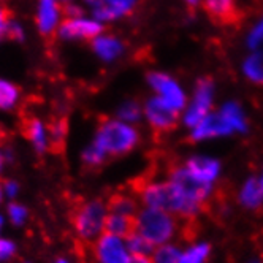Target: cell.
<instances>
[{
	"mask_svg": "<svg viewBox=\"0 0 263 263\" xmlns=\"http://www.w3.org/2000/svg\"><path fill=\"white\" fill-rule=\"evenodd\" d=\"M135 192L146 208L162 210L184 219H192L203 210V206L185 198L170 181H143L135 185Z\"/></svg>",
	"mask_w": 263,
	"mask_h": 263,
	"instance_id": "6da1fadb",
	"label": "cell"
},
{
	"mask_svg": "<svg viewBox=\"0 0 263 263\" xmlns=\"http://www.w3.org/2000/svg\"><path fill=\"white\" fill-rule=\"evenodd\" d=\"M140 140L138 132L124 121H103L99 125L93 144L106 156H122L130 153Z\"/></svg>",
	"mask_w": 263,
	"mask_h": 263,
	"instance_id": "7a4b0ae2",
	"label": "cell"
},
{
	"mask_svg": "<svg viewBox=\"0 0 263 263\" xmlns=\"http://www.w3.org/2000/svg\"><path fill=\"white\" fill-rule=\"evenodd\" d=\"M137 232L154 246H162L175 238L178 232V220L166 211L144 208L137 214Z\"/></svg>",
	"mask_w": 263,
	"mask_h": 263,
	"instance_id": "3957f363",
	"label": "cell"
},
{
	"mask_svg": "<svg viewBox=\"0 0 263 263\" xmlns=\"http://www.w3.org/2000/svg\"><path fill=\"white\" fill-rule=\"evenodd\" d=\"M106 211V204L102 200H89L77 204V208L73 210L71 222L83 241L92 242L102 235L108 216Z\"/></svg>",
	"mask_w": 263,
	"mask_h": 263,
	"instance_id": "277c9868",
	"label": "cell"
},
{
	"mask_svg": "<svg viewBox=\"0 0 263 263\" xmlns=\"http://www.w3.org/2000/svg\"><path fill=\"white\" fill-rule=\"evenodd\" d=\"M168 181H170L176 189L191 201L200 204L204 208L213 194V184H206L194 178L184 165H175L170 173H168Z\"/></svg>",
	"mask_w": 263,
	"mask_h": 263,
	"instance_id": "5b68a950",
	"label": "cell"
},
{
	"mask_svg": "<svg viewBox=\"0 0 263 263\" xmlns=\"http://www.w3.org/2000/svg\"><path fill=\"white\" fill-rule=\"evenodd\" d=\"M214 100V84L210 78H200L195 84V90L191 103L184 112V124L194 128L210 115Z\"/></svg>",
	"mask_w": 263,
	"mask_h": 263,
	"instance_id": "8992f818",
	"label": "cell"
},
{
	"mask_svg": "<svg viewBox=\"0 0 263 263\" xmlns=\"http://www.w3.org/2000/svg\"><path fill=\"white\" fill-rule=\"evenodd\" d=\"M147 81L156 90L157 97L162 102H165L170 108H173L178 112L185 108V103H187L185 93L182 87L179 86V83L175 78H172L170 74L162 73V71H153L147 74Z\"/></svg>",
	"mask_w": 263,
	"mask_h": 263,
	"instance_id": "52a82bcc",
	"label": "cell"
},
{
	"mask_svg": "<svg viewBox=\"0 0 263 263\" xmlns=\"http://www.w3.org/2000/svg\"><path fill=\"white\" fill-rule=\"evenodd\" d=\"M93 255L100 263H128L130 252L122 238L103 233L93 244Z\"/></svg>",
	"mask_w": 263,
	"mask_h": 263,
	"instance_id": "ba28073f",
	"label": "cell"
},
{
	"mask_svg": "<svg viewBox=\"0 0 263 263\" xmlns=\"http://www.w3.org/2000/svg\"><path fill=\"white\" fill-rule=\"evenodd\" d=\"M144 116L156 132L165 134L176 127L178 124V111L168 106L165 102H162L157 96L149 99L144 106Z\"/></svg>",
	"mask_w": 263,
	"mask_h": 263,
	"instance_id": "9c48e42d",
	"label": "cell"
},
{
	"mask_svg": "<svg viewBox=\"0 0 263 263\" xmlns=\"http://www.w3.org/2000/svg\"><path fill=\"white\" fill-rule=\"evenodd\" d=\"M103 30V26L99 21L81 20V17H67L61 24L59 33L67 40H92L99 36Z\"/></svg>",
	"mask_w": 263,
	"mask_h": 263,
	"instance_id": "30bf717a",
	"label": "cell"
},
{
	"mask_svg": "<svg viewBox=\"0 0 263 263\" xmlns=\"http://www.w3.org/2000/svg\"><path fill=\"white\" fill-rule=\"evenodd\" d=\"M93 8V16L100 21H112L135 10L138 0H86Z\"/></svg>",
	"mask_w": 263,
	"mask_h": 263,
	"instance_id": "8fae6325",
	"label": "cell"
},
{
	"mask_svg": "<svg viewBox=\"0 0 263 263\" xmlns=\"http://www.w3.org/2000/svg\"><path fill=\"white\" fill-rule=\"evenodd\" d=\"M233 134V130L229 127V124L223 121V118L217 112H210L201 122H198L194 128L191 138L194 141H204L210 138H217V137H227Z\"/></svg>",
	"mask_w": 263,
	"mask_h": 263,
	"instance_id": "7c38bea8",
	"label": "cell"
},
{
	"mask_svg": "<svg viewBox=\"0 0 263 263\" xmlns=\"http://www.w3.org/2000/svg\"><path fill=\"white\" fill-rule=\"evenodd\" d=\"M184 166L194 178L206 184H213L220 173V163L216 159L206 157V156L191 157L184 163Z\"/></svg>",
	"mask_w": 263,
	"mask_h": 263,
	"instance_id": "4fadbf2b",
	"label": "cell"
},
{
	"mask_svg": "<svg viewBox=\"0 0 263 263\" xmlns=\"http://www.w3.org/2000/svg\"><path fill=\"white\" fill-rule=\"evenodd\" d=\"M21 132L39 153H43L48 147L46 128L39 118H35L32 115H23L21 116Z\"/></svg>",
	"mask_w": 263,
	"mask_h": 263,
	"instance_id": "5bb4252c",
	"label": "cell"
},
{
	"mask_svg": "<svg viewBox=\"0 0 263 263\" xmlns=\"http://www.w3.org/2000/svg\"><path fill=\"white\" fill-rule=\"evenodd\" d=\"M203 7L214 21L222 24L236 23L239 14L235 0H203Z\"/></svg>",
	"mask_w": 263,
	"mask_h": 263,
	"instance_id": "9a60e30c",
	"label": "cell"
},
{
	"mask_svg": "<svg viewBox=\"0 0 263 263\" xmlns=\"http://www.w3.org/2000/svg\"><path fill=\"white\" fill-rule=\"evenodd\" d=\"M58 2L55 0H40L39 17L36 24L46 40H52L55 36V26H58Z\"/></svg>",
	"mask_w": 263,
	"mask_h": 263,
	"instance_id": "2e32d148",
	"label": "cell"
},
{
	"mask_svg": "<svg viewBox=\"0 0 263 263\" xmlns=\"http://www.w3.org/2000/svg\"><path fill=\"white\" fill-rule=\"evenodd\" d=\"M68 132V121L65 116H55L48 125V144L54 154H61L65 149V140Z\"/></svg>",
	"mask_w": 263,
	"mask_h": 263,
	"instance_id": "e0dca14e",
	"label": "cell"
},
{
	"mask_svg": "<svg viewBox=\"0 0 263 263\" xmlns=\"http://www.w3.org/2000/svg\"><path fill=\"white\" fill-rule=\"evenodd\" d=\"M137 230V217L109 213L105 220V233H111L125 239Z\"/></svg>",
	"mask_w": 263,
	"mask_h": 263,
	"instance_id": "ac0fdd59",
	"label": "cell"
},
{
	"mask_svg": "<svg viewBox=\"0 0 263 263\" xmlns=\"http://www.w3.org/2000/svg\"><path fill=\"white\" fill-rule=\"evenodd\" d=\"M239 203L244 208L257 210L263 204V182L260 178H249L239 191Z\"/></svg>",
	"mask_w": 263,
	"mask_h": 263,
	"instance_id": "d6986e66",
	"label": "cell"
},
{
	"mask_svg": "<svg viewBox=\"0 0 263 263\" xmlns=\"http://www.w3.org/2000/svg\"><path fill=\"white\" fill-rule=\"evenodd\" d=\"M219 115L223 118V121L229 124V127L233 132H246L248 130V122L246 118H244V112L241 109V106L235 102H227L225 105L220 106Z\"/></svg>",
	"mask_w": 263,
	"mask_h": 263,
	"instance_id": "ffe728a7",
	"label": "cell"
},
{
	"mask_svg": "<svg viewBox=\"0 0 263 263\" xmlns=\"http://www.w3.org/2000/svg\"><path fill=\"white\" fill-rule=\"evenodd\" d=\"M93 51L103 61H115L122 54L124 46L115 36H99V39L93 40Z\"/></svg>",
	"mask_w": 263,
	"mask_h": 263,
	"instance_id": "44dd1931",
	"label": "cell"
},
{
	"mask_svg": "<svg viewBox=\"0 0 263 263\" xmlns=\"http://www.w3.org/2000/svg\"><path fill=\"white\" fill-rule=\"evenodd\" d=\"M106 210L115 214H124L137 217L138 208H137V200L127 194H115L106 203Z\"/></svg>",
	"mask_w": 263,
	"mask_h": 263,
	"instance_id": "7402d4cb",
	"label": "cell"
},
{
	"mask_svg": "<svg viewBox=\"0 0 263 263\" xmlns=\"http://www.w3.org/2000/svg\"><path fill=\"white\" fill-rule=\"evenodd\" d=\"M242 73L249 81L263 84V52L254 51L242 62Z\"/></svg>",
	"mask_w": 263,
	"mask_h": 263,
	"instance_id": "603a6c76",
	"label": "cell"
},
{
	"mask_svg": "<svg viewBox=\"0 0 263 263\" xmlns=\"http://www.w3.org/2000/svg\"><path fill=\"white\" fill-rule=\"evenodd\" d=\"M125 244H127V249L132 255H147L154 251V244L149 242L137 230L125 238Z\"/></svg>",
	"mask_w": 263,
	"mask_h": 263,
	"instance_id": "cb8c5ba5",
	"label": "cell"
},
{
	"mask_svg": "<svg viewBox=\"0 0 263 263\" xmlns=\"http://www.w3.org/2000/svg\"><path fill=\"white\" fill-rule=\"evenodd\" d=\"M182 252L173 244H162L154 251L153 263H181Z\"/></svg>",
	"mask_w": 263,
	"mask_h": 263,
	"instance_id": "d4e9b609",
	"label": "cell"
},
{
	"mask_svg": "<svg viewBox=\"0 0 263 263\" xmlns=\"http://www.w3.org/2000/svg\"><path fill=\"white\" fill-rule=\"evenodd\" d=\"M210 252H211L210 244H206V242L194 244L192 248H189L185 252H182L181 263H204V260L208 258Z\"/></svg>",
	"mask_w": 263,
	"mask_h": 263,
	"instance_id": "484cf974",
	"label": "cell"
},
{
	"mask_svg": "<svg viewBox=\"0 0 263 263\" xmlns=\"http://www.w3.org/2000/svg\"><path fill=\"white\" fill-rule=\"evenodd\" d=\"M20 90L16 86L0 80V109H10L14 106Z\"/></svg>",
	"mask_w": 263,
	"mask_h": 263,
	"instance_id": "4316f807",
	"label": "cell"
},
{
	"mask_svg": "<svg viewBox=\"0 0 263 263\" xmlns=\"http://www.w3.org/2000/svg\"><path fill=\"white\" fill-rule=\"evenodd\" d=\"M118 116L121 118V121H124V122H127V124H130V122H137V121H140V118H141V108H140V105L135 103V102H125V103L119 108Z\"/></svg>",
	"mask_w": 263,
	"mask_h": 263,
	"instance_id": "83f0119b",
	"label": "cell"
},
{
	"mask_svg": "<svg viewBox=\"0 0 263 263\" xmlns=\"http://www.w3.org/2000/svg\"><path fill=\"white\" fill-rule=\"evenodd\" d=\"M105 159H106V154L93 143L89 147H86V151L83 153V162L87 166H99L105 162Z\"/></svg>",
	"mask_w": 263,
	"mask_h": 263,
	"instance_id": "f1b7e54d",
	"label": "cell"
},
{
	"mask_svg": "<svg viewBox=\"0 0 263 263\" xmlns=\"http://www.w3.org/2000/svg\"><path fill=\"white\" fill-rule=\"evenodd\" d=\"M246 45L251 51H258V48L263 45V16L254 24V27L251 29Z\"/></svg>",
	"mask_w": 263,
	"mask_h": 263,
	"instance_id": "f546056e",
	"label": "cell"
},
{
	"mask_svg": "<svg viewBox=\"0 0 263 263\" xmlns=\"http://www.w3.org/2000/svg\"><path fill=\"white\" fill-rule=\"evenodd\" d=\"M8 216L14 225H21L27 217V210L20 203H10L8 204Z\"/></svg>",
	"mask_w": 263,
	"mask_h": 263,
	"instance_id": "4dcf8cb0",
	"label": "cell"
},
{
	"mask_svg": "<svg viewBox=\"0 0 263 263\" xmlns=\"http://www.w3.org/2000/svg\"><path fill=\"white\" fill-rule=\"evenodd\" d=\"M14 254V244L8 239H0V261L8 260Z\"/></svg>",
	"mask_w": 263,
	"mask_h": 263,
	"instance_id": "1f68e13d",
	"label": "cell"
},
{
	"mask_svg": "<svg viewBox=\"0 0 263 263\" xmlns=\"http://www.w3.org/2000/svg\"><path fill=\"white\" fill-rule=\"evenodd\" d=\"M7 35H8V39H11V40H23L24 39V32H23V29L17 26V24H14V23H10L8 26H7Z\"/></svg>",
	"mask_w": 263,
	"mask_h": 263,
	"instance_id": "d6a6232c",
	"label": "cell"
},
{
	"mask_svg": "<svg viewBox=\"0 0 263 263\" xmlns=\"http://www.w3.org/2000/svg\"><path fill=\"white\" fill-rule=\"evenodd\" d=\"M62 11L67 17H81L83 16V10L77 5H71L70 2L62 5Z\"/></svg>",
	"mask_w": 263,
	"mask_h": 263,
	"instance_id": "836d02e7",
	"label": "cell"
},
{
	"mask_svg": "<svg viewBox=\"0 0 263 263\" xmlns=\"http://www.w3.org/2000/svg\"><path fill=\"white\" fill-rule=\"evenodd\" d=\"M10 17H11V11L8 8H0V35L7 30V26L10 24Z\"/></svg>",
	"mask_w": 263,
	"mask_h": 263,
	"instance_id": "e575fe53",
	"label": "cell"
},
{
	"mask_svg": "<svg viewBox=\"0 0 263 263\" xmlns=\"http://www.w3.org/2000/svg\"><path fill=\"white\" fill-rule=\"evenodd\" d=\"M17 184L16 182H13V181H7L5 182V185H4V191H5V194L10 197V198H13V197H16V194H17Z\"/></svg>",
	"mask_w": 263,
	"mask_h": 263,
	"instance_id": "d590c367",
	"label": "cell"
},
{
	"mask_svg": "<svg viewBox=\"0 0 263 263\" xmlns=\"http://www.w3.org/2000/svg\"><path fill=\"white\" fill-rule=\"evenodd\" d=\"M128 263H153V260H149L147 255H132Z\"/></svg>",
	"mask_w": 263,
	"mask_h": 263,
	"instance_id": "8d00e7d4",
	"label": "cell"
},
{
	"mask_svg": "<svg viewBox=\"0 0 263 263\" xmlns=\"http://www.w3.org/2000/svg\"><path fill=\"white\" fill-rule=\"evenodd\" d=\"M184 2H185V5L189 7V8H195V7H198L203 2V0H184Z\"/></svg>",
	"mask_w": 263,
	"mask_h": 263,
	"instance_id": "74e56055",
	"label": "cell"
},
{
	"mask_svg": "<svg viewBox=\"0 0 263 263\" xmlns=\"http://www.w3.org/2000/svg\"><path fill=\"white\" fill-rule=\"evenodd\" d=\"M5 140H7V134L4 132V128H0V144H4Z\"/></svg>",
	"mask_w": 263,
	"mask_h": 263,
	"instance_id": "f35d334b",
	"label": "cell"
},
{
	"mask_svg": "<svg viewBox=\"0 0 263 263\" xmlns=\"http://www.w3.org/2000/svg\"><path fill=\"white\" fill-rule=\"evenodd\" d=\"M4 162H5V157H4V154H2V153H0V170H2Z\"/></svg>",
	"mask_w": 263,
	"mask_h": 263,
	"instance_id": "ab89813d",
	"label": "cell"
},
{
	"mask_svg": "<svg viewBox=\"0 0 263 263\" xmlns=\"http://www.w3.org/2000/svg\"><path fill=\"white\" fill-rule=\"evenodd\" d=\"M2 197H4V185L0 184V203H2Z\"/></svg>",
	"mask_w": 263,
	"mask_h": 263,
	"instance_id": "60d3db41",
	"label": "cell"
},
{
	"mask_svg": "<svg viewBox=\"0 0 263 263\" xmlns=\"http://www.w3.org/2000/svg\"><path fill=\"white\" fill-rule=\"evenodd\" d=\"M55 263H68V261H67L65 258H59V260H58V261H55Z\"/></svg>",
	"mask_w": 263,
	"mask_h": 263,
	"instance_id": "b9f144b4",
	"label": "cell"
},
{
	"mask_svg": "<svg viewBox=\"0 0 263 263\" xmlns=\"http://www.w3.org/2000/svg\"><path fill=\"white\" fill-rule=\"evenodd\" d=\"M2 223H4V219H2V216H0V229H2Z\"/></svg>",
	"mask_w": 263,
	"mask_h": 263,
	"instance_id": "7bdbcfd3",
	"label": "cell"
},
{
	"mask_svg": "<svg viewBox=\"0 0 263 263\" xmlns=\"http://www.w3.org/2000/svg\"><path fill=\"white\" fill-rule=\"evenodd\" d=\"M62 2H64V4H68V2H70V0H62Z\"/></svg>",
	"mask_w": 263,
	"mask_h": 263,
	"instance_id": "ee69618b",
	"label": "cell"
},
{
	"mask_svg": "<svg viewBox=\"0 0 263 263\" xmlns=\"http://www.w3.org/2000/svg\"><path fill=\"white\" fill-rule=\"evenodd\" d=\"M251 263H260V261H257V260H252Z\"/></svg>",
	"mask_w": 263,
	"mask_h": 263,
	"instance_id": "f6af8a7d",
	"label": "cell"
},
{
	"mask_svg": "<svg viewBox=\"0 0 263 263\" xmlns=\"http://www.w3.org/2000/svg\"><path fill=\"white\" fill-rule=\"evenodd\" d=\"M260 179H261V182H263V173H261V176H260Z\"/></svg>",
	"mask_w": 263,
	"mask_h": 263,
	"instance_id": "bcb514c9",
	"label": "cell"
}]
</instances>
